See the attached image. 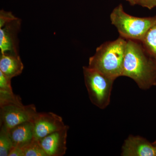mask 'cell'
Instances as JSON below:
<instances>
[{
  "mask_svg": "<svg viewBox=\"0 0 156 156\" xmlns=\"http://www.w3.org/2000/svg\"><path fill=\"white\" fill-rule=\"evenodd\" d=\"M122 76L132 79L144 90L156 85V59L141 42L127 40Z\"/></svg>",
  "mask_w": 156,
  "mask_h": 156,
  "instance_id": "6da1fadb",
  "label": "cell"
},
{
  "mask_svg": "<svg viewBox=\"0 0 156 156\" xmlns=\"http://www.w3.org/2000/svg\"><path fill=\"white\" fill-rule=\"evenodd\" d=\"M127 40L120 37L103 43L89 59V67L115 80L122 75Z\"/></svg>",
  "mask_w": 156,
  "mask_h": 156,
  "instance_id": "7a4b0ae2",
  "label": "cell"
},
{
  "mask_svg": "<svg viewBox=\"0 0 156 156\" xmlns=\"http://www.w3.org/2000/svg\"><path fill=\"white\" fill-rule=\"evenodd\" d=\"M110 17L112 24L117 28L120 37L127 40L140 42L156 20V15L140 17L127 14L122 4L113 9Z\"/></svg>",
  "mask_w": 156,
  "mask_h": 156,
  "instance_id": "3957f363",
  "label": "cell"
},
{
  "mask_svg": "<svg viewBox=\"0 0 156 156\" xmlns=\"http://www.w3.org/2000/svg\"><path fill=\"white\" fill-rule=\"evenodd\" d=\"M84 81L89 99L98 108L104 109L110 102L115 80L89 66L83 67Z\"/></svg>",
  "mask_w": 156,
  "mask_h": 156,
  "instance_id": "277c9868",
  "label": "cell"
},
{
  "mask_svg": "<svg viewBox=\"0 0 156 156\" xmlns=\"http://www.w3.org/2000/svg\"><path fill=\"white\" fill-rule=\"evenodd\" d=\"M1 107V126L10 130L25 122H32L37 113L33 104L6 105Z\"/></svg>",
  "mask_w": 156,
  "mask_h": 156,
  "instance_id": "5b68a950",
  "label": "cell"
},
{
  "mask_svg": "<svg viewBox=\"0 0 156 156\" xmlns=\"http://www.w3.org/2000/svg\"><path fill=\"white\" fill-rule=\"evenodd\" d=\"M32 122L34 137L38 140L61 130L66 126L61 116L53 112H37Z\"/></svg>",
  "mask_w": 156,
  "mask_h": 156,
  "instance_id": "8992f818",
  "label": "cell"
},
{
  "mask_svg": "<svg viewBox=\"0 0 156 156\" xmlns=\"http://www.w3.org/2000/svg\"><path fill=\"white\" fill-rule=\"evenodd\" d=\"M69 127L66 126L59 131L49 134L39 140L48 156L64 155L67 150L68 131Z\"/></svg>",
  "mask_w": 156,
  "mask_h": 156,
  "instance_id": "52a82bcc",
  "label": "cell"
},
{
  "mask_svg": "<svg viewBox=\"0 0 156 156\" xmlns=\"http://www.w3.org/2000/svg\"><path fill=\"white\" fill-rule=\"evenodd\" d=\"M121 154L123 156H156V145L142 136L130 135L123 144Z\"/></svg>",
  "mask_w": 156,
  "mask_h": 156,
  "instance_id": "ba28073f",
  "label": "cell"
},
{
  "mask_svg": "<svg viewBox=\"0 0 156 156\" xmlns=\"http://www.w3.org/2000/svg\"><path fill=\"white\" fill-rule=\"evenodd\" d=\"M20 26V21L17 18L0 28L1 53L19 55L17 37Z\"/></svg>",
  "mask_w": 156,
  "mask_h": 156,
  "instance_id": "9c48e42d",
  "label": "cell"
},
{
  "mask_svg": "<svg viewBox=\"0 0 156 156\" xmlns=\"http://www.w3.org/2000/svg\"><path fill=\"white\" fill-rule=\"evenodd\" d=\"M13 145L23 148L34 138L32 122H25L9 130Z\"/></svg>",
  "mask_w": 156,
  "mask_h": 156,
  "instance_id": "30bf717a",
  "label": "cell"
},
{
  "mask_svg": "<svg viewBox=\"0 0 156 156\" xmlns=\"http://www.w3.org/2000/svg\"><path fill=\"white\" fill-rule=\"evenodd\" d=\"M23 65L19 55L1 53L0 71L10 79L20 75Z\"/></svg>",
  "mask_w": 156,
  "mask_h": 156,
  "instance_id": "8fae6325",
  "label": "cell"
},
{
  "mask_svg": "<svg viewBox=\"0 0 156 156\" xmlns=\"http://www.w3.org/2000/svg\"><path fill=\"white\" fill-rule=\"evenodd\" d=\"M11 104H23L20 97L13 92L11 80L3 79L0 82V106Z\"/></svg>",
  "mask_w": 156,
  "mask_h": 156,
  "instance_id": "7c38bea8",
  "label": "cell"
},
{
  "mask_svg": "<svg viewBox=\"0 0 156 156\" xmlns=\"http://www.w3.org/2000/svg\"><path fill=\"white\" fill-rule=\"evenodd\" d=\"M141 42L146 50L156 59V20Z\"/></svg>",
  "mask_w": 156,
  "mask_h": 156,
  "instance_id": "4fadbf2b",
  "label": "cell"
},
{
  "mask_svg": "<svg viewBox=\"0 0 156 156\" xmlns=\"http://www.w3.org/2000/svg\"><path fill=\"white\" fill-rule=\"evenodd\" d=\"M14 147L9 130L1 126L0 131V156H9L11 149Z\"/></svg>",
  "mask_w": 156,
  "mask_h": 156,
  "instance_id": "5bb4252c",
  "label": "cell"
},
{
  "mask_svg": "<svg viewBox=\"0 0 156 156\" xmlns=\"http://www.w3.org/2000/svg\"><path fill=\"white\" fill-rule=\"evenodd\" d=\"M23 149L24 156H48L39 140L35 138Z\"/></svg>",
  "mask_w": 156,
  "mask_h": 156,
  "instance_id": "9a60e30c",
  "label": "cell"
},
{
  "mask_svg": "<svg viewBox=\"0 0 156 156\" xmlns=\"http://www.w3.org/2000/svg\"><path fill=\"white\" fill-rule=\"evenodd\" d=\"M17 18L11 12L2 10L0 12V28Z\"/></svg>",
  "mask_w": 156,
  "mask_h": 156,
  "instance_id": "2e32d148",
  "label": "cell"
},
{
  "mask_svg": "<svg viewBox=\"0 0 156 156\" xmlns=\"http://www.w3.org/2000/svg\"><path fill=\"white\" fill-rule=\"evenodd\" d=\"M136 5L151 10L156 8V0H133V5Z\"/></svg>",
  "mask_w": 156,
  "mask_h": 156,
  "instance_id": "e0dca14e",
  "label": "cell"
},
{
  "mask_svg": "<svg viewBox=\"0 0 156 156\" xmlns=\"http://www.w3.org/2000/svg\"><path fill=\"white\" fill-rule=\"evenodd\" d=\"M9 156H24L23 149L17 147H13L9 153Z\"/></svg>",
  "mask_w": 156,
  "mask_h": 156,
  "instance_id": "ac0fdd59",
  "label": "cell"
},
{
  "mask_svg": "<svg viewBox=\"0 0 156 156\" xmlns=\"http://www.w3.org/2000/svg\"><path fill=\"white\" fill-rule=\"evenodd\" d=\"M126 1L130 3V5H133V0H126Z\"/></svg>",
  "mask_w": 156,
  "mask_h": 156,
  "instance_id": "d6986e66",
  "label": "cell"
},
{
  "mask_svg": "<svg viewBox=\"0 0 156 156\" xmlns=\"http://www.w3.org/2000/svg\"><path fill=\"white\" fill-rule=\"evenodd\" d=\"M154 144H156V141L155 142H154Z\"/></svg>",
  "mask_w": 156,
  "mask_h": 156,
  "instance_id": "ffe728a7",
  "label": "cell"
},
{
  "mask_svg": "<svg viewBox=\"0 0 156 156\" xmlns=\"http://www.w3.org/2000/svg\"><path fill=\"white\" fill-rule=\"evenodd\" d=\"M155 145H156V144H155Z\"/></svg>",
  "mask_w": 156,
  "mask_h": 156,
  "instance_id": "44dd1931",
  "label": "cell"
}]
</instances>
